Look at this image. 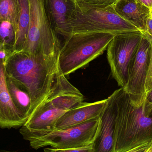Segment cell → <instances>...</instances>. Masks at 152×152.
<instances>
[{
    "label": "cell",
    "mask_w": 152,
    "mask_h": 152,
    "mask_svg": "<svg viewBox=\"0 0 152 152\" xmlns=\"http://www.w3.org/2000/svg\"><path fill=\"white\" fill-rule=\"evenodd\" d=\"M146 94H129L117 90L113 152H147L152 145V112L145 107Z\"/></svg>",
    "instance_id": "6da1fadb"
},
{
    "label": "cell",
    "mask_w": 152,
    "mask_h": 152,
    "mask_svg": "<svg viewBox=\"0 0 152 152\" xmlns=\"http://www.w3.org/2000/svg\"><path fill=\"white\" fill-rule=\"evenodd\" d=\"M4 65L6 73L27 88L32 101V114L50 95L59 71L58 61L46 60L20 51H13Z\"/></svg>",
    "instance_id": "7a4b0ae2"
},
{
    "label": "cell",
    "mask_w": 152,
    "mask_h": 152,
    "mask_svg": "<svg viewBox=\"0 0 152 152\" xmlns=\"http://www.w3.org/2000/svg\"><path fill=\"white\" fill-rule=\"evenodd\" d=\"M100 117L75 126L44 133L31 132L24 126L20 132L33 149L46 146L45 152H94V143L100 129Z\"/></svg>",
    "instance_id": "3957f363"
},
{
    "label": "cell",
    "mask_w": 152,
    "mask_h": 152,
    "mask_svg": "<svg viewBox=\"0 0 152 152\" xmlns=\"http://www.w3.org/2000/svg\"><path fill=\"white\" fill-rule=\"evenodd\" d=\"M114 35L107 33L71 34L60 50L58 65L61 73L68 79L71 73L102 55Z\"/></svg>",
    "instance_id": "277c9868"
},
{
    "label": "cell",
    "mask_w": 152,
    "mask_h": 152,
    "mask_svg": "<svg viewBox=\"0 0 152 152\" xmlns=\"http://www.w3.org/2000/svg\"><path fill=\"white\" fill-rule=\"evenodd\" d=\"M28 1L29 30L20 51L46 60L58 61L61 44L58 35L51 23L45 0H28Z\"/></svg>",
    "instance_id": "5b68a950"
},
{
    "label": "cell",
    "mask_w": 152,
    "mask_h": 152,
    "mask_svg": "<svg viewBox=\"0 0 152 152\" xmlns=\"http://www.w3.org/2000/svg\"><path fill=\"white\" fill-rule=\"evenodd\" d=\"M69 28L71 35L107 33L116 35L142 32L135 26L119 15L114 10L113 5L102 8H79L69 20Z\"/></svg>",
    "instance_id": "8992f818"
},
{
    "label": "cell",
    "mask_w": 152,
    "mask_h": 152,
    "mask_svg": "<svg viewBox=\"0 0 152 152\" xmlns=\"http://www.w3.org/2000/svg\"><path fill=\"white\" fill-rule=\"evenodd\" d=\"M142 37V32L118 34L107 47V59L112 76L122 88L127 82L129 69Z\"/></svg>",
    "instance_id": "52a82bcc"
},
{
    "label": "cell",
    "mask_w": 152,
    "mask_h": 152,
    "mask_svg": "<svg viewBox=\"0 0 152 152\" xmlns=\"http://www.w3.org/2000/svg\"><path fill=\"white\" fill-rule=\"evenodd\" d=\"M142 34V37L129 69L127 82L123 88L127 93L136 96L146 94L145 79L152 41L148 36Z\"/></svg>",
    "instance_id": "ba28073f"
},
{
    "label": "cell",
    "mask_w": 152,
    "mask_h": 152,
    "mask_svg": "<svg viewBox=\"0 0 152 152\" xmlns=\"http://www.w3.org/2000/svg\"><path fill=\"white\" fill-rule=\"evenodd\" d=\"M117 90L107 98L105 108L100 115L99 133L94 142V152H113L117 107Z\"/></svg>",
    "instance_id": "9c48e42d"
},
{
    "label": "cell",
    "mask_w": 152,
    "mask_h": 152,
    "mask_svg": "<svg viewBox=\"0 0 152 152\" xmlns=\"http://www.w3.org/2000/svg\"><path fill=\"white\" fill-rule=\"evenodd\" d=\"M5 60L0 58V127L17 128L24 126L27 120L13 103L6 81Z\"/></svg>",
    "instance_id": "30bf717a"
},
{
    "label": "cell",
    "mask_w": 152,
    "mask_h": 152,
    "mask_svg": "<svg viewBox=\"0 0 152 152\" xmlns=\"http://www.w3.org/2000/svg\"><path fill=\"white\" fill-rule=\"evenodd\" d=\"M53 27L58 35L66 38L71 35L69 20L79 9L76 0H45Z\"/></svg>",
    "instance_id": "8fae6325"
},
{
    "label": "cell",
    "mask_w": 152,
    "mask_h": 152,
    "mask_svg": "<svg viewBox=\"0 0 152 152\" xmlns=\"http://www.w3.org/2000/svg\"><path fill=\"white\" fill-rule=\"evenodd\" d=\"M107 102V98L95 102L80 103L61 117L56 123L55 129H65L98 117Z\"/></svg>",
    "instance_id": "7c38bea8"
},
{
    "label": "cell",
    "mask_w": 152,
    "mask_h": 152,
    "mask_svg": "<svg viewBox=\"0 0 152 152\" xmlns=\"http://www.w3.org/2000/svg\"><path fill=\"white\" fill-rule=\"evenodd\" d=\"M66 111L57 108L47 100L31 114L24 126L31 132L52 131L55 129L58 120Z\"/></svg>",
    "instance_id": "4fadbf2b"
},
{
    "label": "cell",
    "mask_w": 152,
    "mask_h": 152,
    "mask_svg": "<svg viewBox=\"0 0 152 152\" xmlns=\"http://www.w3.org/2000/svg\"><path fill=\"white\" fill-rule=\"evenodd\" d=\"M113 7L121 18L133 24L142 32L145 28L146 20L151 10L137 0H118Z\"/></svg>",
    "instance_id": "5bb4252c"
},
{
    "label": "cell",
    "mask_w": 152,
    "mask_h": 152,
    "mask_svg": "<svg viewBox=\"0 0 152 152\" xmlns=\"http://www.w3.org/2000/svg\"><path fill=\"white\" fill-rule=\"evenodd\" d=\"M6 81L13 103L20 113L28 120L32 112V101L27 88L19 80L6 73Z\"/></svg>",
    "instance_id": "9a60e30c"
},
{
    "label": "cell",
    "mask_w": 152,
    "mask_h": 152,
    "mask_svg": "<svg viewBox=\"0 0 152 152\" xmlns=\"http://www.w3.org/2000/svg\"><path fill=\"white\" fill-rule=\"evenodd\" d=\"M19 25L13 51H19L23 48L29 30V4L28 0H18Z\"/></svg>",
    "instance_id": "2e32d148"
},
{
    "label": "cell",
    "mask_w": 152,
    "mask_h": 152,
    "mask_svg": "<svg viewBox=\"0 0 152 152\" xmlns=\"http://www.w3.org/2000/svg\"><path fill=\"white\" fill-rule=\"evenodd\" d=\"M3 21L11 23L17 36L19 25L18 0H0V22Z\"/></svg>",
    "instance_id": "e0dca14e"
},
{
    "label": "cell",
    "mask_w": 152,
    "mask_h": 152,
    "mask_svg": "<svg viewBox=\"0 0 152 152\" xmlns=\"http://www.w3.org/2000/svg\"><path fill=\"white\" fill-rule=\"evenodd\" d=\"M47 100L51 101L53 104L57 108L68 111L84 101V96L82 93L80 94H64L49 97Z\"/></svg>",
    "instance_id": "ac0fdd59"
},
{
    "label": "cell",
    "mask_w": 152,
    "mask_h": 152,
    "mask_svg": "<svg viewBox=\"0 0 152 152\" xmlns=\"http://www.w3.org/2000/svg\"><path fill=\"white\" fill-rule=\"evenodd\" d=\"M17 35L11 23L7 21L0 22V43L14 51Z\"/></svg>",
    "instance_id": "d6986e66"
},
{
    "label": "cell",
    "mask_w": 152,
    "mask_h": 152,
    "mask_svg": "<svg viewBox=\"0 0 152 152\" xmlns=\"http://www.w3.org/2000/svg\"><path fill=\"white\" fill-rule=\"evenodd\" d=\"M80 9L102 8L113 5L118 0H76Z\"/></svg>",
    "instance_id": "ffe728a7"
},
{
    "label": "cell",
    "mask_w": 152,
    "mask_h": 152,
    "mask_svg": "<svg viewBox=\"0 0 152 152\" xmlns=\"http://www.w3.org/2000/svg\"><path fill=\"white\" fill-rule=\"evenodd\" d=\"M152 89V41L151 43L150 49V57H149V64L148 70L146 74L145 83V93L149 92Z\"/></svg>",
    "instance_id": "44dd1931"
},
{
    "label": "cell",
    "mask_w": 152,
    "mask_h": 152,
    "mask_svg": "<svg viewBox=\"0 0 152 152\" xmlns=\"http://www.w3.org/2000/svg\"><path fill=\"white\" fill-rule=\"evenodd\" d=\"M142 33L148 36L152 40V15L151 13L146 19L145 28Z\"/></svg>",
    "instance_id": "7402d4cb"
},
{
    "label": "cell",
    "mask_w": 152,
    "mask_h": 152,
    "mask_svg": "<svg viewBox=\"0 0 152 152\" xmlns=\"http://www.w3.org/2000/svg\"><path fill=\"white\" fill-rule=\"evenodd\" d=\"M145 107L146 110L149 113L151 112L152 109V89L146 93Z\"/></svg>",
    "instance_id": "603a6c76"
},
{
    "label": "cell",
    "mask_w": 152,
    "mask_h": 152,
    "mask_svg": "<svg viewBox=\"0 0 152 152\" xmlns=\"http://www.w3.org/2000/svg\"><path fill=\"white\" fill-rule=\"evenodd\" d=\"M137 1L149 8L151 10L152 8V0H137Z\"/></svg>",
    "instance_id": "cb8c5ba5"
},
{
    "label": "cell",
    "mask_w": 152,
    "mask_h": 152,
    "mask_svg": "<svg viewBox=\"0 0 152 152\" xmlns=\"http://www.w3.org/2000/svg\"><path fill=\"white\" fill-rule=\"evenodd\" d=\"M147 152H152V145L151 147L149 148V150L147 151Z\"/></svg>",
    "instance_id": "d4e9b609"
},
{
    "label": "cell",
    "mask_w": 152,
    "mask_h": 152,
    "mask_svg": "<svg viewBox=\"0 0 152 152\" xmlns=\"http://www.w3.org/2000/svg\"><path fill=\"white\" fill-rule=\"evenodd\" d=\"M151 14L152 15V8L151 9Z\"/></svg>",
    "instance_id": "484cf974"
},
{
    "label": "cell",
    "mask_w": 152,
    "mask_h": 152,
    "mask_svg": "<svg viewBox=\"0 0 152 152\" xmlns=\"http://www.w3.org/2000/svg\"><path fill=\"white\" fill-rule=\"evenodd\" d=\"M151 112H152V111Z\"/></svg>",
    "instance_id": "4316f807"
}]
</instances>
